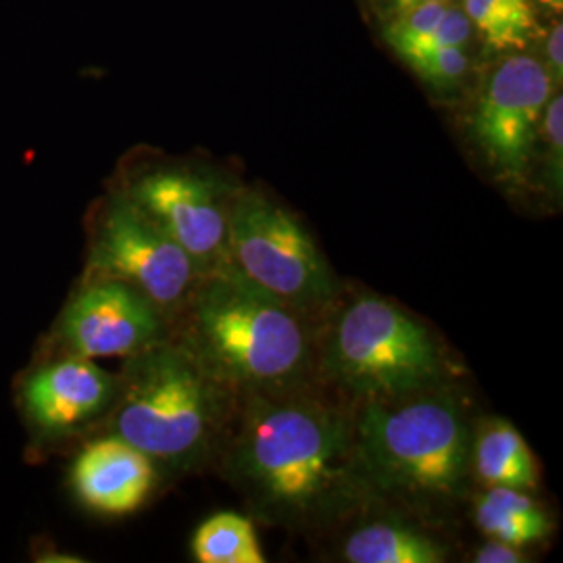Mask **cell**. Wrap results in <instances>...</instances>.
I'll return each mask as SVG.
<instances>
[{
	"label": "cell",
	"instance_id": "1",
	"mask_svg": "<svg viewBox=\"0 0 563 563\" xmlns=\"http://www.w3.org/2000/svg\"><path fill=\"white\" fill-rule=\"evenodd\" d=\"M220 455L225 478L267 523L322 526L367 501L355 413L307 384L242 395Z\"/></svg>",
	"mask_w": 563,
	"mask_h": 563
},
{
	"label": "cell",
	"instance_id": "2",
	"mask_svg": "<svg viewBox=\"0 0 563 563\" xmlns=\"http://www.w3.org/2000/svg\"><path fill=\"white\" fill-rule=\"evenodd\" d=\"M355 463L367 499L418 511L457 504L472 478V428L444 386L363 401L355 413Z\"/></svg>",
	"mask_w": 563,
	"mask_h": 563
},
{
	"label": "cell",
	"instance_id": "3",
	"mask_svg": "<svg viewBox=\"0 0 563 563\" xmlns=\"http://www.w3.org/2000/svg\"><path fill=\"white\" fill-rule=\"evenodd\" d=\"M181 311V342L239 397L302 386L318 362L309 316L228 265L205 274Z\"/></svg>",
	"mask_w": 563,
	"mask_h": 563
},
{
	"label": "cell",
	"instance_id": "4",
	"mask_svg": "<svg viewBox=\"0 0 563 563\" xmlns=\"http://www.w3.org/2000/svg\"><path fill=\"white\" fill-rule=\"evenodd\" d=\"M239 401L184 342L162 339L128 357L111 430L155 465L190 470L220 453Z\"/></svg>",
	"mask_w": 563,
	"mask_h": 563
},
{
	"label": "cell",
	"instance_id": "5",
	"mask_svg": "<svg viewBox=\"0 0 563 563\" xmlns=\"http://www.w3.org/2000/svg\"><path fill=\"white\" fill-rule=\"evenodd\" d=\"M325 380L357 401L401 399L446 380L439 339L395 302L374 295L341 309L318 351Z\"/></svg>",
	"mask_w": 563,
	"mask_h": 563
},
{
	"label": "cell",
	"instance_id": "6",
	"mask_svg": "<svg viewBox=\"0 0 563 563\" xmlns=\"http://www.w3.org/2000/svg\"><path fill=\"white\" fill-rule=\"evenodd\" d=\"M222 265L307 316L332 301L336 288L330 265L301 222L253 190L230 199Z\"/></svg>",
	"mask_w": 563,
	"mask_h": 563
},
{
	"label": "cell",
	"instance_id": "7",
	"mask_svg": "<svg viewBox=\"0 0 563 563\" xmlns=\"http://www.w3.org/2000/svg\"><path fill=\"white\" fill-rule=\"evenodd\" d=\"M92 278L136 288L163 316L180 313L202 278L195 260L125 195L107 207L90 251Z\"/></svg>",
	"mask_w": 563,
	"mask_h": 563
},
{
	"label": "cell",
	"instance_id": "8",
	"mask_svg": "<svg viewBox=\"0 0 563 563\" xmlns=\"http://www.w3.org/2000/svg\"><path fill=\"white\" fill-rule=\"evenodd\" d=\"M553 88L543 63L522 55L505 59L484 81L467 120L470 136L507 186L520 188L530 176Z\"/></svg>",
	"mask_w": 563,
	"mask_h": 563
},
{
	"label": "cell",
	"instance_id": "9",
	"mask_svg": "<svg viewBox=\"0 0 563 563\" xmlns=\"http://www.w3.org/2000/svg\"><path fill=\"white\" fill-rule=\"evenodd\" d=\"M125 197L195 260L205 274L225 257L230 199L202 174L162 167L142 174Z\"/></svg>",
	"mask_w": 563,
	"mask_h": 563
},
{
	"label": "cell",
	"instance_id": "10",
	"mask_svg": "<svg viewBox=\"0 0 563 563\" xmlns=\"http://www.w3.org/2000/svg\"><path fill=\"white\" fill-rule=\"evenodd\" d=\"M165 316L136 288L92 278L63 313L60 339L86 360L132 357L162 341Z\"/></svg>",
	"mask_w": 563,
	"mask_h": 563
},
{
	"label": "cell",
	"instance_id": "11",
	"mask_svg": "<svg viewBox=\"0 0 563 563\" xmlns=\"http://www.w3.org/2000/svg\"><path fill=\"white\" fill-rule=\"evenodd\" d=\"M115 390L118 378L76 355L36 372L25 384L23 401L32 422L57 434L97 418L113 402Z\"/></svg>",
	"mask_w": 563,
	"mask_h": 563
},
{
	"label": "cell",
	"instance_id": "12",
	"mask_svg": "<svg viewBox=\"0 0 563 563\" xmlns=\"http://www.w3.org/2000/svg\"><path fill=\"white\" fill-rule=\"evenodd\" d=\"M157 481V465L118 437L90 443L71 467L81 504L102 516H125L141 507Z\"/></svg>",
	"mask_w": 563,
	"mask_h": 563
},
{
	"label": "cell",
	"instance_id": "13",
	"mask_svg": "<svg viewBox=\"0 0 563 563\" xmlns=\"http://www.w3.org/2000/svg\"><path fill=\"white\" fill-rule=\"evenodd\" d=\"M472 474L484 486L534 490L539 465L522 434L507 420H484L472 434Z\"/></svg>",
	"mask_w": 563,
	"mask_h": 563
},
{
	"label": "cell",
	"instance_id": "14",
	"mask_svg": "<svg viewBox=\"0 0 563 563\" xmlns=\"http://www.w3.org/2000/svg\"><path fill=\"white\" fill-rule=\"evenodd\" d=\"M342 560L351 563H443L449 549L437 537L413 526L372 522L355 528L342 544Z\"/></svg>",
	"mask_w": 563,
	"mask_h": 563
},
{
	"label": "cell",
	"instance_id": "15",
	"mask_svg": "<svg viewBox=\"0 0 563 563\" xmlns=\"http://www.w3.org/2000/svg\"><path fill=\"white\" fill-rule=\"evenodd\" d=\"M476 523L484 537L520 549L541 543L553 530L543 505L509 486H486L476 501Z\"/></svg>",
	"mask_w": 563,
	"mask_h": 563
},
{
	"label": "cell",
	"instance_id": "16",
	"mask_svg": "<svg viewBox=\"0 0 563 563\" xmlns=\"http://www.w3.org/2000/svg\"><path fill=\"white\" fill-rule=\"evenodd\" d=\"M192 555L201 563H263L257 530L241 514L223 511L199 526L192 537Z\"/></svg>",
	"mask_w": 563,
	"mask_h": 563
},
{
	"label": "cell",
	"instance_id": "17",
	"mask_svg": "<svg viewBox=\"0 0 563 563\" xmlns=\"http://www.w3.org/2000/svg\"><path fill=\"white\" fill-rule=\"evenodd\" d=\"M465 13L481 30L488 48L522 51L537 32L534 18L518 13L507 0H465Z\"/></svg>",
	"mask_w": 563,
	"mask_h": 563
},
{
	"label": "cell",
	"instance_id": "18",
	"mask_svg": "<svg viewBox=\"0 0 563 563\" xmlns=\"http://www.w3.org/2000/svg\"><path fill=\"white\" fill-rule=\"evenodd\" d=\"M426 84L437 90L455 88L467 74L465 48H434L422 53H409L401 57Z\"/></svg>",
	"mask_w": 563,
	"mask_h": 563
},
{
	"label": "cell",
	"instance_id": "19",
	"mask_svg": "<svg viewBox=\"0 0 563 563\" xmlns=\"http://www.w3.org/2000/svg\"><path fill=\"white\" fill-rule=\"evenodd\" d=\"M541 134L544 139V162L547 176L553 190L562 192L563 180V99L562 95L551 97L544 109Z\"/></svg>",
	"mask_w": 563,
	"mask_h": 563
},
{
	"label": "cell",
	"instance_id": "20",
	"mask_svg": "<svg viewBox=\"0 0 563 563\" xmlns=\"http://www.w3.org/2000/svg\"><path fill=\"white\" fill-rule=\"evenodd\" d=\"M470 36H472L470 18L457 9H446L443 20L430 34H426L420 41H416L409 46H402L397 53H399V57H402L409 53H422V51H434V48H451V46L465 48Z\"/></svg>",
	"mask_w": 563,
	"mask_h": 563
},
{
	"label": "cell",
	"instance_id": "21",
	"mask_svg": "<svg viewBox=\"0 0 563 563\" xmlns=\"http://www.w3.org/2000/svg\"><path fill=\"white\" fill-rule=\"evenodd\" d=\"M474 562L478 563H520L526 562L523 549L514 544L501 543L495 539H488L486 543L476 551Z\"/></svg>",
	"mask_w": 563,
	"mask_h": 563
},
{
	"label": "cell",
	"instance_id": "22",
	"mask_svg": "<svg viewBox=\"0 0 563 563\" xmlns=\"http://www.w3.org/2000/svg\"><path fill=\"white\" fill-rule=\"evenodd\" d=\"M563 27L562 23H558L549 36L547 42V57H549V74L553 81H562L563 74Z\"/></svg>",
	"mask_w": 563,
	"mask_h": 563
},
{
	"label": "cell",
	"instance_id": "23",
	"mask_svg": "<svg viewBox=\"0 0 563 563\" xmlns=\"http://www.w3.org/2000/svg\"><path fill=\"white\" fill-rule=\"evenodd\" d=\"M386 2H390L399 11H409V9L420 7V4H426V2H444V0H386Z\"/></svg>",
	"mask_w": 563,
	"mask_h": 563
},
{
	"label": "cell",
	"instance_id": "24",
	"mask_svg": "<svg viewBox=\"0 0 563 563\" xmlns=\"http://www.w3.org/2000/svg\"><path fill=\"white\" fill-rule=\"evenodd\" d=\"M518 13H522L526 18H534V11H532V0H507Z\"/></svg>",
	"mask_w": 563,
	"mask_h": 563
},
{
	"label": "cell",
	"instance_id": "25",
	"mask_svg": "<svg viewBox=\"0 0 563 563\" xmlns=\"http://www.w3.org/2000/svg\"><path fill=\"white\" fill-rule=\"evenodd\" d=\"M541 2H543V4H547V7H549V9H553V11H558V13H560V11H562L563 0H541Z\"/></svg>",
	"mask_w": 563,
	"mask_h": 563
}]
</instances>
